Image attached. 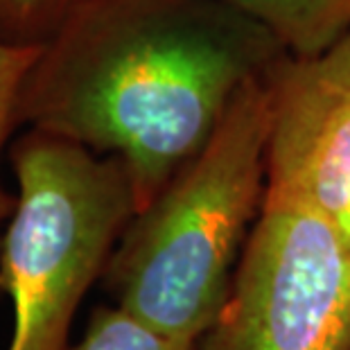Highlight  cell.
<instances>
[{"mask_svg": "<svg viewBox=\"0 0 350 350\" xmlns=\"http://www.w3.org/2000/svg\"><path fill=\"white\" fill-rule=\"evenodd\" d=\"M287 59L226 0H93L41 46L16 126L122 159L140 213L204 150L235 95Z\"/></svg>", "mask_w": 350, "mask_h": 350, "instance_id": "cell-1", "label": "cell"}, {"mask_svg": "<svg viewBox=\"0 0 350 350\" xmlns=\"http://www.w3.org/2000/svg\"><path fill=\"white\" fill-rule=\"evenodd\" d=\"M275 72L235 95L204 150L133 215L102 273L111 303L170 337L201 341L228 299L265 204Z\"/></svg>", "mask_w": 350, "mask_h": 350, "instance_id": "cell-2", "label": "cell"}, {"mask_svg": "<svg viewBox=\"0 0 350 350\" xmlns=\"http://www.w3.org/2000/svg\"><path fill=\"white\" fill-rule=\"evenodd\" d=\"M16 208L0 237L7 350H66L72 319L136 215L122 159L23 129L10 147Z\"/></svg>", "mask_w": 350, "mask_h": 350, "instance_id": "cell-3", "label": "cell"}, {"mask_svg": "<svg viewBox=\"0 0 350 350\" xmlns=\"http://www.w3.org/2000/svg\"><path fill=\"white\" fill-rule=\"evenodd\" d=\"M199 350H350V253L303 199L267 185Z\"/></svg>", "mask_w": 350, "mask_h": 350, "instance_id": "cell-4", "label": "cell"}, {"mask_svg": "<svg viewBox=\"0 0 350 350\" xmlns=\"http://www.w3.org/2000/svg\"><path fill=\"white\" fill-rule=\"evenodd\" d=\"M267 185L314 208L350 253V32L275 72Z\"/></svg>", "mask_w": 350, "mask_h": 350, "instance_id": "cell-5", "label": "cell"}, {"mask_svg": "<svg viewBox=\"0 0 350 350\" xmlns=\"http://www.w3.org/2000/svg\"><path fill=\"white\" fill-rule=\"evenodd\" d=\"M262 25L289 57H321L350 32V0H226Z\"/></svg>", "mask_w": 350, "mask_h": 350, "instance_id": "cell-6", "label": "cell"}, {"mask_svg": "<svg viewBox=\"0 0 350 350\" xmlns=\"http://www.w3.org/2000/svg\"><path fill=\"white\" fill-rule=\"evenodd\" d=\"M66 350H199V341L170 337L111 303L93 310L81 339Z\"/></svg>", "mask_w": 350, "mask_h": 350, "instance_id": "cell-7", "label": "cell"}, {"mask_svg": "<svg viewBox=\"0 0 350 350\" xmlns=\"http://www.w3.org/2000/svg\"><path fill=\"white\" fill-rule=\"evenodd\" d=\"M93 0H0V41L43 46Z\"/></svg>", "mask_w": 350, "mask_h": 350, "instance_id": "cell-8", "label": "cell"}, {"mask_svg": "<svg viewBox=\"0 0 350 350\" xmlns=\"http://www.w3.org/2000/svg\"><path fill=\"white\" fill-rule=\"evenodd\" d=\"M39 50L41 46H16V43L0 41V161H3L12 131L18 129L16 107L21 88H23L34 59L39 57ZM14 208H16V195H12L0 181V237H3ZM0 301H3V292H0Z\"/></svg>", "mask_w": 350, "mask_h": 350, "instance_id": "cell-9", "label": "cell"}]
</instances>
